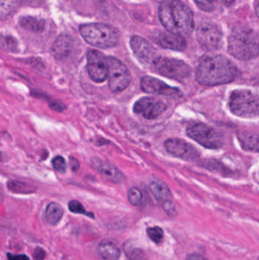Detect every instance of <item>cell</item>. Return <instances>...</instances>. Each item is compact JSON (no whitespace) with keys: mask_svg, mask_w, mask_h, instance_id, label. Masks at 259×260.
<instances>
[{"mask_svg":"<svg viewBox=\"0 0 259 260\" xmlns=\"http://www.w3.org/2000/svg\"><path fill=\"white\" fill-rule=\"evenodd\" d=\"M52 164H53L54 169L59 172L64 173L66 171V162L64 157H61V156H56V157H54Z\"/></svg>","mask_w":259,"mask_h":260,"instance_id":"f546056e","label":"cell"},{"mask_svg":"<svg viewBox=\"0 0 259 260\" xmlns=\"http://www.w3.org/2000/svg\"><path fill=\"white\" fill-rule=\"evenodd\" d=\"M21 3V0H0V18L10 15L19 7Z\"/></svg>","mask_w":259,"mask_h":260,"instance_id":"cb8c5ba5","label":"cell"},{"mask_svg":"<svg viewBox=\"0 0 259 260\" xmlns=\"http://www.w3.org/2000/svg\"><path fill=\"white\" fill-rule=\"evenodd\" d=\"M237 67L222 55L206 56L196 70V81L204 86L212 87L231 83L237 78Z\"/></svg>","mask_w":259,"mask_h":260,"instance_id":"7a4b0ae2","label":"cell"},{"mask_svg":"<svg viewBox=\"0 0 259 260\" xmlns=\"http://www.w3.org/2000/svg\"><path fill=\"white\" fill-rule=\"evenodd\" d=\"M150 190L155 198L162 205L172 201L170 188L162 180L158 179L153 180L150 184Z\"/></svg>","mask_w":259,"mask_h":260,"instance_id":"ac0fdd59","label":"cell"},{"mask_svg":"<svg viewBox=\"0 0 259 260\" xmlns=\"http://www.w3.org/2000/svg\"><path fill=\"white\" fill-rule=\"evenodd\" d=\"M198 42L205 51H214L220 47L222 33L217 25L211 22L202 23L196 32Z\"/></svg>","mask_w":259,"mask_h":260,"instance_id":"9c48e42d","label":"cell"},{"mask_svg":"<svg viewBox=\"0 0 259 260\" xmlns=\"http://www.w3.org/2000/svg\"><path fill=\"white\" fill-rule=\"evenodd\" d=\"M189 137L208 149H219L224 145L223 135L205 123H195L187 129Z\"/></svg>","mask_w":259,"mask_h":260,"instance_id":"8992f818","label":"cell"},{"mask_svg":"<svg viewBox=\"0 0 259 260\" xmlns=\"http://www.w3.org/2000/svg\"><path fill=\"white\" fill-rule=\"evenodd\" d=\"M8 260H30L27 255L24 254H12V253H7Z\"/></svg>","mask_w":259,"mask_h":260,"instance_id":"e575fe53","label":"cell"},{"mask_svg":"<svg viewBox=\"0 0 259 260\" xmlns=\"http://www.w3.org/2000/svg\"><path fill=\"white\" fill-rule=\"evenodd\" d=\"M49 107L51 108L53 111L56 112L61 113L63 112L66 109V106L62 101L59 99H53L49 102Z\"/></svg>","mask_w":259,"mask_h":260,"instance_id":"1f68e13d","label":"cell"},{"mask_svg":"<svg viewBox=\"0 0 259 260\" xmlns=\"http://www.w3.org/2000/svg\"><path fill=\"white\" fill-rule=\"evenodd\" d=\"M45 251L41 247H36L33 252V258L35 260H43L45 257Z\"/></svg>","mask_w":259,"mask_h":260,"instance_id":"836d02e7","label":"cell"},{"mask_svg":"<svg viewBox=\"0 0 259 260\" xmlns=\"http://www.w3.org/2000/svg\"><path fill=\"white\" fill-rule=\"evenodd\" d=\"M152 38L158 45L163 48L177 51H182L187 48V42L184 38L168 31L155 32Z\"/></svg>","mask_w":259,"mask_h":260,"instance_id":"2e32d148","label":"cell"},{"mask_svg":"<svg viewBox=\"0 0 259 260\" xmlns=\"http://www.w3.org/2000/svg\"><path fill=\"white\" fill-rule=\"evenodd\" d=\"M158 15L164 28L173 35L184 38L194 30L193 11L180 0H163Z\"/></svg>","mask_w":259,"mask_h":260,"instance_id":"6da1fadb","label":"cell"},{"mask_svg":"<svg viewBox=\"0 0 259 260\" xmlns=\"http://www.w3.org/2000/svg\"><path fill=\"white\" fill-rule=\"evenodd\" d=\"M68 209H69L70 212H72V213L80 214V215H85V216L91 218H94V214L88 212L84 207L83 205L77 200L70 201L68 203Z\"/></svg>","mask_w":259,"mask_h":260,"instance_id":"4316f807","label":"cell"},{"mask_svg":"<svg viewBox=\"0 0 259 260\" xmlns=\"http://www.w3.org/2000/svg\"><path fill=\"white\" fill-rule=\"evenodd\" d=\"M9 190L15 193L28 194L34 192L36 188L29 183L19 180H10L7 183Z\"/></svg>","mask_w":259,"mask_h":260,"instance_id":"603a6c76","label":"cell"},{"mask_svg":"<svg viewBox=\"0 0 259 260\" xmlns=\"http://www.w3.org/2000/svg\"><path fill=\"white\" fill-rule=\"evenodd\" d=\"M73 48V41L67 35H61L56 38L51 48V53L54 58L62 59L71 53Z\"/></svg>","mask_w":259,"mask_h":260,"instance_id":"e0dca14e","label":"cell"},{"mask_svg":"<svg viewBox=\"0 0 259 260\" xmlns=\"http://www.w3.org/2000/svg\"><path fill=\"white\" fill-rule=\"evenodd\" d=\"M258 95L249 90H235L230 97V110L237 117L241 118L258 117Z\"/></svg>","mask_w":259,"mask_h":260,"instance_id":"5b68a950","label":"cell"},{"mask_svg":"<svg viewBox=\"0 0 259 260\" xmlns=\"http://www.w3.org/2000/svg\"><path fill=\"white\" fill-rule=\"evenodd\" d=\"M97 253L103 260H118L120 250L114 241L104 240L97 247Z\"/></svg>","mask_w":259,"mask_h":260,"instance_id":"d6986e66","label":"cell"},{"mask_svg":"<svg viewBox=\"0 0 259 260\" xmlns=\"http://www.w3.org/2000/svg\"><path fill=\"white\" fill-rule=\"evenodd\" d=\"M164 147L167 152L174 157L185 160H197L200 157V152L189 142L183 139H169L164 142Z\"/></svg>","mask_w":259,"mask_h":260,"instance_id":"7c38bea8","label":"cell"},{"mask_svg":"<svg viewBox=\"0 0 259 260\" xmlns=\"http://www.w3.org/2000/svg\"><path fill=\"white\" fill-rule=\"evenodd\" d=\"M91 166L98 171L103 179L114 183H120L125 180L123 173L112 164L100 160L97 157L91 159Z\"/></svg>","mask_w":259,"mask_h":260,"instance_id":"9a60e30c","label":"cell"},{"mask_svg":"<svg viewBox=\"0 0 259 260\" xmlns=\"http://www.w3.org/2000/svg\"><path fill=\"white\" fill-rule=\"evenodd\" d=\"M83 39L90 45L101 49L116 47L120 41V33L116 27L103 23L82 24L79 28Z\"/></svg>","mask_w":259,"mask_h":260,"instance_id":"277c9868","label":"cell"},{"mask_svg":"<svg viewBox=\"0 0 259 260\" xmlns=\"http://www.w3.org/2000/svg\"><path fill=\"white\" fill-rule=\"evenodd\" d=\"M0 50L15 53L18 50V41L9 35H0Z\"/></svg>","mask_w":259,"mask_h":260,"instance_id":"d4e9b609","label":"cell"},{"mask_svg":"<svg viewBox=\"0 0 259 260\" xmlns=\"http://www.w3.org/2000/svg\"><path fill=\"white\" fill-rule=\"evenodd\" d=\"M19 24L25 30L36 33L42 32L45 27V21L44 19L31 16L22 17L20 19Z\"/></svg>","mask_w":259,"mask_h":260,"instance_id":"44dd1931","label":"cell"},{"mask_svg":"<svg viewBox=\"0 0 259 260\" xmlns=\"http://www.w3.org/2000/svg\"><path fill=\"white\" fill-rule=\"evenodd\" d=\"M124 251L128 258L132 260H138L142 256V251L141 249L136 247L132 241L125 243Z\"/></svg>","mask_w":259,"mask_h":260,"instance_id":"484cf974","label":"cell"},{"mask_svg":"<svg viewBox=\"0 0 259 260\" xmlns=\"http://www.w3.org/2000/svg\"><path fill=\"white\" fill-rule=\"evenodd\" d=\"M147 234L149 235V238L154 242L156 243V244L161 243L164 236V231H163L161 228L158 227V226L149 228L147 229Z\"/></svg>","mask_w":259,"mask_h":260,"instance_id":"f1b7e54d","label":"cell"},{"mask_svg":"<svg viewBox=\"0 0 259 260\" xmlns=\"http://www.w3.org/2000/svg\"><path fill=\"white\" fill-rule=\"evenodd\" d=\"M165 103L150 97H144L135 102L133 111L146 120L158 118L167 110Z\"/></svg>","mask_w":259,"mask_h":260,"instance_id":"4fadbf2b","label":"cell"},{"mask_svg":"<svg viewBox=\"0 0 259 260\" xmlns=\"http://www.w3.org/2000/svg\"><path fill=\"white\" fill-rule=\"evenodd\" d=\"M69 165L72 171H77L79 168H80V163H79V160L76 157H70Z\"/></svg>","mask_w":259,"mask_h":260,"instance_id":"d590c367","label":"cell"},{"mask_svg":"<svg viewBox=\"0 0 259 260\" xmlns=\"http://www.w3.org/2000/svg\"><path fill=\"white\" fill-rule=\"evenodd\" d=\"M109 87L114 93H120L126 90L131 82V74L124 63L113 56L107 57Z\"/></svg>","mask_w":259,"mask_h":260,"instance_id":"ba28073f","label":"cell"},{"mask_svg":"<svg viewBox=\"0 0 259 260\" xmlns=\"http://www.w3.org/2000/svg\"><path fill=\"white\" fill-rule=\"evenodd\" d=\"M186 260H208L205 259L203 256L201 255L198 254V253H191L189 254L188 256L186 258Z\"/></svg>","mask_w":259,"mask_h":260,"instance_id":"8d00e7d4","label":"cell"},{"mask_svg":"<svg viewBox=\"0 0 259 260\" xmlns=\"http://www.w3.org/2000/svg\"><path fill=\"white\" fill-rule=\"evenodd\" d=\"M198 7L205 12H212L214 7V0H194Z\"/></svg>","mask_w":259,"mask_h":260,"instance_id":"4dcf8cb0","label":"cell"},{"mask_svg":"<svg viewBox=\"0 0 259 260\" xmlns=\"http://www.w3.org/2000/svg\"><path fill=\"white\" fill-rule=\"evenodd\" d=\"M88 75L95 82H103L108 76L107 57L98 50H91L88 53Z\"/></svg>","mask_w":259,"mask_h":260,"instance_id":"30bf717a","label":"cell"},{"mask_svg":"<svg viewBox=\"0 0 259 260\" xmlns=\"http://www.w3.org/2000/svg\"><path fill=\"white\" fill-rule=\"evenodd\" d=\"M141 90L149 94H160L167 97L179 98L182 91L152 76H144L141 80Z\"/></svg>","mask_w":259,"mask_h":260,"instance_id":"5bb4252c","label":"cell"},{"mask_svg":"<svg viewBox=\"0 0 259 260\" xmlns=\"http://www.w3.org/2000/svg\"><path fill=\"white\" fill-rule=\"evenodd\" d=\"M214 1L221 3V4L225 5V6H230L235 2V0H214Z\"/></svg>","mask_w":259,"mask_h":260,"instance_id":"74e56055","label":"cell"},{"mask_svg":"<svg viewBox=\"0 0 259 260\" xmlns=\"http://www.w3.org/2000/svg\"><path fill=\"white\" fill-rule=\"evenodd\" d=\"M153 68L164 77L182 81L191 76L190 66L180 59L159 56L154 64Z\"/></svg>","mask_w":259,"mask_h":260,"instance_id":"52a82bcc","label":"cell"},{"mask_svg":"<svg viewBox=\"0 0 259 260\" xmlns=\"http://www.w3.org/2000/svg\"><path fill=\"white\" fill-rule=\"evenodd\" d=\"M162 206L163 208H164V211H165L166 213H167V215H168V216L172 217V218L176 216V209L173 201H170L168 202V203H164Z\"/></svg>","mask_w":259,"mask_h":260,"instance_id":"d6a6232c","label":"cell"},{"mask_svg":"<svg viewBox=\"0 0 259 260\" xmlns=\"http://www.w3.org/2000/svg\"><path fill=\"white\" fill-rule=\"evenodd\" d=\"M64 210L60 205L51 203L47 206L44 213L46 221L50 225H56L63 216Z\"/></svg>","mask_w":259,"mask_h":260,"instance_id":"ffe728a7","label":"cell"},{"mask_svg":"<svg viewBox=\"0 0 259 260\" xmlns=\"http://www.w3.org/2000/svg\"><path fill=\"white\" fill-rule=\"evenodd\" d=\"M130 47L140 62L153 68L154 64L160 56L147 40L140 36H133L131 38Z\"/></svg>","mask_w":259,"mask_h":260,"instance_id":"8fae6325","label":"cell"},{"mask_svg":"<svg viewBox=\"0 0 259 260\" xmlns=\"http://www.w3.org/2000/svg\"><path fill=\"white\" fill-rule=\"evenodd\" d=\"M129 203L134 206H138L142 203V192L136 187H131L128 192Z\"/></svg>","mask_w":259,"mask_h":260,"instance_id":"83f0119b","label":"cell"},{"mask_svg":"<svg viewBox=\"0 0 259 260\" xmlns=\"http://www.w3.org/2000/svg\"><path fill=\"white\" fill-rule=\"evenodd\" d=\"M239 140L243 149L249 151H258V136L254 133H242L239 135Z\"/></svg>","mask_w":259,"mask_h":260,"instance_id":"7402d4cb","label":"cell"},{"mask_svg":"<svg viewBox=\"0 0 259 260\" xmlns=\"http://www.w3.org/2000/svg\"><path fill=\"white\" fill-rule=\"evenodd\" d=\"M228 51L240 60L249 61L258 56V38L249 27L234 29L228 39Z\"/></svg>","mask_w":259,"mask_h":260,"instance_id":"3957f363","label":"cell"}]
</instances>
